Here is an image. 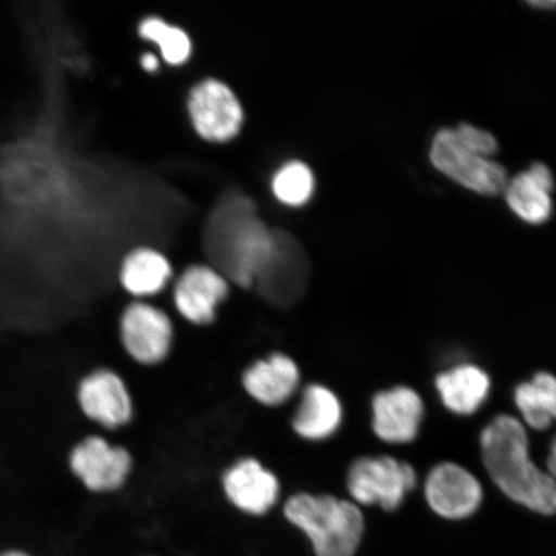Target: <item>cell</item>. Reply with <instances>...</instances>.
I'll use <instances>...</instances> for the list:
<instances>
[{"instance_id":"obj_2","label":"cell","mask_w":556,"mask_h":556,"mask_svg":"<svg viewBox=\"0 0 556 556\" xmlns=\"http://www.w3.org/2000/svg\"><path fill=\"white\" fill-rule=\"evenodd\" d=\"M481 450L484 467L504 495L542 516L556 513V481L531 460L528 434L516 417H495L483 429Z\"/></svg>"},{"instance_id":"obj_16","label":"cell","mask_w":556,"mask_h":556,"mask_svg":"<svg viewBox=\"0 0 556 556\" xmlns=\"http://www.w3.org/2000/svg\"><path fill=\"white\" fill-rule=\"evenodd\" d=\"M553 187L551 169L545 164H533L530 170L518 174L507 182L505 189L507 204L528 224H544L552 214Z\"/></svg>"},{"instance_id":"obj_8","label":"cell","mask_w":556,"mask_h":556,"mask_svg":"<svg viewBox=\"0 0 556 556\" xmlns=\"http://www.w3.org/2000/svg\"><path fill=\"white\" fill-rule=\"evenodd\" d=\"M189 111L194 129L211 142H226L238 136L243 111L232 89L215 79L199 83L191 90Z\"/></svg>"},{"instance_id":"obj_12","label":"cell","mask_w":556,"mask_h":556,"mask_svg":"<svg viewBox=\"0 0 556 556\" xmlns=\"http://www.w3.org/2000/svg\"><path fill=\"white\" fill-rule=\"evenodd\" d=\"M241 384L249 397L260 405L281 407L301 392V367L289 354L274 352L249 365L242 372Z\"/></svg>"},{"instance_id":"obj_20","label":"cell","mask_w":556,"mask_h":556,"mask_svg":"<svg viewBox=\"0 0 556 556\" xmlns=\"http://www.w3.org/2000/svg\"><path fill=\"white\" fill-rule=\"evenodd\" d=\"M138 33L144 40L157 45L162 58L169 65H182L190 59L191 39L179 27L165 23L164 20L159 17H149L139 25Z\"/></svg>"},{"instance_id":"obj_13","label":"cell","mask_w":556,"mask_h":556,"mask_svg":"<svg viewBox=\"0 0 556 556\" xmlns=\"http://www.w3.org/2000/svg\"><path fill=\"white\" fill-rule=\"evenodd\" d=\"M127 450L111 444L101 437H89L76 446L70 456L74 475L90 491L108 492L119 489L131 470Z\"/></svg>"},{"instance_id":"obj_18","label":"cell","mask_w":556,"mask_h":556,"mask_svg":"<svg viewBox=\"0 0 556 556\" xmlns=\"http://www.w3.org/2000/svg\"><path fill=\"white\" fill-rule=\"evenodd\" d=\"M172 276L173 268L168 258L151 248L134 250L125 256L121 268L123 288L136 298L162 293Z\"/></svg>"},{"instance_id":"obj_10","label":"cell","mask_w":556,"mask_h":556,"mask_svg":"<svg viewBox=\"0 0 556 556\" xmlns=\"http://www.w3.org/2000/svg\"><path fill=\"white\" fill-rule=\"evenodd\" d=\"M424 401L406 386L382 389L371 401V428L378 440L388 444H408L420 433Z\"/></svg>"},{"instance_id":"obj_9","label":"cell","mask_w":556,"mask_h":556,"mask_svg":"<svg viewBox=\"0 0 556 556\" xmlns=\"http://www.w3.org/2000/svg\"><path fill=\"white\" fill-rule=\"evenodd\" d=\"M220 484L228 502L249 516L261 517L273 510L281 495L276 472L252 456L229 465Z\"/></svg>"},{"instance_id":"obj_15","label":"cell","mask_w":556,"mask_h":556,"mask_svg":"<svg viewBox=\"0 0 556 556\" xmlns=\"http://www.w3.org/2000/svg\"><path fill=\"white\" fill-rule=\"evenodd\" d=\"M78 399L83 413L90 420L109 429L128 424L134 416V402L119 375L99 370L81 380Z\"/></svg>"},{"instance_id":"obj_24","label":"cell","mask_w":556,"mask_h":556,"mask_svg":"<svg viewBox=\"0 0 556 556\" xmlns=\"http://www.w3.org/2000/svg\"><path fill=\"white\" fill-rule=\"evenodd\" d=\"M141 64L146 72H156L159 68V59L154 53H146L143 54Z\"/></svg>"},{"instance_id":"obj_25","label":"cell","mask_w":556,"mask_h":556,"mask_svg":"<svg viewBox=\"0 0 556 556\" xmlns=\"http://www.w3.org/2000/svg\"><path fill=\"white\" fill-rule=\"evenodd\" d=\"M534 7H542V9H552V7H556V2H532Z\"/></svg>"},{"instance_id":"obj_5","label":"cell","mask_w":556,"mask_h":556,"mask_svg":"<svg viewBox=\"0 0 556 556\" xmlns=\"http://www.w3.org/2000/svg\"><path fill=\"white\" fill-rule=\"evenodd\" d=\"M430 160L438 170L471 191L497 194L506 189L507 174L503 166L465 149L454 129L438 131Z\"/></svg>"},{"instance_id":"obj_14","label":"cell","mask_w":556,"mask_h":556,"mask_svg":"<svg viewBox=\"0 0 556 556\" xmlns=\"http://www.w3.org/2000/svg\"><path fill=\"white\" fill-rule=\"evenodd\" d=\"M343 421V402L330 387L311 382L301 389V399L291 419L296 437L311 443L326 442L339 432Z\"/></svg>"},{"instance_id":"obj_3","label":"cell","mask_w":556,"mask_h":556,"mask_svg":"<svg viewBox=\"0 0 556 556\" xmlns=\"http://www.w3.org/2000/svg\"><path fill=\"white\" fill-rule=\"evenodd\" d=\"M283 514L307 534L317 556H353L364 536V514L351 498L298 492L285 503Z\"/></svg>"},{"instance_id":"obj_17","label":"cell","mask_w":556,"mask_h":556,"mask_svg":"<svg viewBox=\"0 0 556 556\" xmlns=\"http://www.w3.org/2000/svg\"><path fill=\"white\" fill-rule=\"evenodd\" d=\"M438 394L450 412L457 415L476 414L489 397L491 380L482 368L460 365L438 375Z\"/></svg>"},{"instance_id":"obj_19","label":"cell","mask_w":556,"mask_h":556,"mask_svg":"<svg viewBox=\"0 0 556 556\" xmlns=\"http://www.w3.org/2000/svg\"><path fill=\"white\" fill-rule=\"evenodd\" d=\"M514 401L528 427L551 428L556 420V377L548 372L534 375L517 387Z\"/></svg>"},{"instance_id":"obj_21","label":"cell","mask_w":556,"mask_h":556,"mask_svg":"<svg viewBox=\"0 0 556 556\" xmlns=\"http://www.w3.org/2000/svg\"><path fill=\"white\" fill-rule=\"evenodd\" d=\"M275 197L282 204L302 206L307 204L315 190V178L307 165L301 162L285 164L273 180Z\"/></svg>"},{"instance_id":"obj_22","label":"cell","mask_w":556,"mask_h":556,"mask_svg":"<svg viewBox=\"0 0 556 556\" xmlns=\"http://www.w3.org/2000/svg\"><path fill=\"white\" fill-rule=\"evenodd\" d=\"M454 134L457 141L475 154L489 157L497 151L496 139L489 131L471 127L469 124H462L454 129Z\"/></svg>"},{"instance_id":"obj_26","label":"cell","mask_w":556,"mask_h":556,"mask_svg":"<svg viewBox=\"0 0 556 556\" xmlns=\"http://www.w3.org/2000/svg\"><path fill=\"white\" fill-rule=\"evenodd\" d=\"M0 556H29V555H26L24 553H21V552H9V553H4Z\"/></svg>"},{"instance_id":"obj_7","label":"cell","mask_w":556,"mask_h":556,"mask_svg":"<svg viewBox=\"0 0 556 556\" xmlns=\"http://www.w3.org/2000/svg\"><path fill=\"white\" fill-rule=\"evenodd\" d=\"M228 278L212 264H193L178 277L174 307L187 323L205 328L215 323L229 294Z\"/></svg>"},{"instance_id":"obj_4","label":"cell","mask_w":556,"mask_h":556,"mask_svg":"<svg viewBox=\"0 0 556 556\" xmlns=\"http://www.w3.org/2000/svg\"><path fill=\"white\" fill-rule=\"evenodd\" d=\"M416 484L413 465L388 455L359 456L345 476L348 495L354 504L379 506L386 511L397 510Z\"/></svg>"},{"instance_id":"obj_1","label":"cell","mask_w":556,"mask_h":556,"mask_svg":"<svg viewBox=\"0 0 556 556\" xmlns=\"http://www.w3.org/2000/svg\"><path fill=\"white\" fill-rule=\"evenodd\" d=\"M205 241L213 267L229 282L255 287L262 294L288 274L298 250L287 236L264 225L243 197L227 198L215 208Z\"/></svg>"},{"instance_id":"obj_11","label":"cell","mask_w":556,"mask_h":556,"mask_svg":"<svg viewBox=\"0 0 556 556\" xmlns=\"http://www.w3.org/2000/svg\"><path fill=\"white\" fill-rule=\"evenodd\" d=\"M424 491L430 509L451 520L472 516L483 502L481 482L455 463L438 464L430 470Z\"/></svg>"},{"instance_id":"obj_6","label":"cell","mask_w":556,"mask_h":556,"mask_svg":"<svg viewBox=\"0 0 556 556\" xmlns=\"http://www.w3.org/2000/svg\"><path fill=\"white\" fill-rule=\"evenodd\" d=\"M121 333L125 351L138 364H162L172 352V318L155 305L144 302L130 304L123 313Z\"/></svg>"},{"instance_id":"obj_23","label":"cell","mask_w":556,"mask_h":556,"mask_svg":"<svg viewBox=\"0 0 556 556\" xmlns=\"http://www.w3.org/2000/svg\"><path fill=\"white\" fill-rule=\"evenodd\" d=\"M547 468L548 475H551L556 481V435L552 442L551 451H548Z\"/></svg>"}]
</instances>
